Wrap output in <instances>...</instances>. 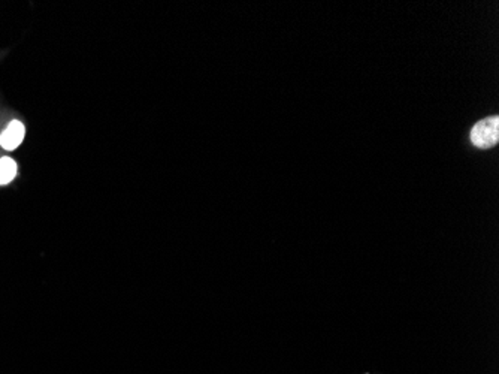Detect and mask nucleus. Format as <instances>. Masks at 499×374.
Segmentation results:
<instances>
[{"mask_svg": "<svg viewBox=\"0 0 499 374\" xmlns=\"http://www.w3.org/2000/svg\"><path fill=\"white\" fill-rule=\"evenodd\" d=\"M17 175V163L11 157L0 159V186L11 183Z\"/></svg>", "mask_w": 499, "mask_h": 374, "instance_id": "nucleus-3", "label": "nucleus"}, {"mask_svg": "<svg viewBox=\"0 0 499 374\" xmlns=\"http://www.w3.org/2000/svg\"><path fill=\"white\" fill-rule=\"evenodd\" d=\"M24 136H26L24 125L21 121L12 120L11 123H9V126L3 130V134L0 135V145H2L5 150L12 152V150L18 148V145L23 143Z\"/></svg>", "mask_w": 499, "mask_h": 374, "instance_id": "nucleus-2", "label": "nucleus"}, {"mask_svg": "<svg viewBox=\"0 0 499 374\" xmlns=\"http://www.w3.org/2000/svg\"><path fill=\"white\" fill-rule=\"evenodd\" d=\"M499 139V117L493 116L484 118L471 129V141L480 148H489L498 143Z\"/></svg>", "mask_w": 499, "mask_h": 374, "instance_id": "nucleus-1", "label": "nucleus"}]
</instances>
